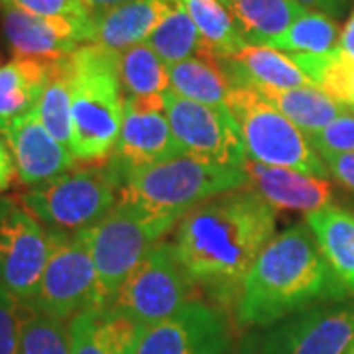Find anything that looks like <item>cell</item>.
<instances>
[{"label":"cell","mask_w":354,"mask_h":354,"mask_svg":"<svg viewBox=\"0 0 354 354\" xmlns=\"http://www.w3.org/2000/svg\"><path fill=\"white\" fill-rule=\"evenodd\" d=\"M50 252L48 228L22 203H14L0 223V283L20 305L36 297Z\"/></svg>","instance_id":"obj_12"},{"label":"cell","mask_w":354,"mask_h":354,"mask_svg":"<svg viewBox=\"0 0 354 354\" xmlns=\"http://www.w3.org/2000/svg\"><path fill=\"white\" fill-rule=\"evenodd\" d=\"M323 162L329 167L330 176L335 177L341 185L354 191V152L325 156Z\"/></svg>","instance_id":"obj_36"},{"label":"cell","mask_w":354,"mask_h":354,"mask_svg":"<svg viewBox=\"0 0 354 354\" xmlns=\"http://www.w3.org/2000/svg\"><path fill=\"white\" fill-rule=\"evenodd\" d=\"M248 46L270 48L301 14L293 0H221Z\"/></svg>","instance_id":"obj_22"},{"label":"cell","mask_w":354,"mask_h":354,"mask_svg":"<svg viewBox=\"0 0 354 354\" xmlns=\"http://www.w3.org/2000/svg\"><path fill=\"white\" fill-rule=\"evenodd\" d=\"M93 22L62 16H36L14 6H2V30L14 57L62 59L93 39Z\"/></svg>","instance_id":"obj_15"},{"label":"cell","mask_w":354,"mask_h":354,"mask_svg":"<svg viewBox=\"0 0 354 354\" xmlns=\"http://www.w3.org/2000/svg\"><path fill=\"white\" fill-rule=\"evenodd\" d=\"M146 44L164 59L167 67L183 59H189L193 55L201 53L205 48L197 26L179 0L160 22V26L153 30L152 36L146 39Z\"/></svg>","instance_id":"obj_29"},{"label":"cell","mask_w":354,"mask_h":354,"mask_svg":"<svg viewBox=\"0 0 354 354\" xmlns=\"http://www.w3.org/2000/svg\"><path fill=\"white\" fill-rule=\"evenodd\" d=\"M36 114L44 128L57 142L69 148L71 132H73V116H71V69L69 55L62 59H53L50 67L48 83L39 95L36 104Z\"/></svg>","instance_id":"obj_26"},{"label":"cell","mask_w":354,"mask_h":354,"mask_svg":"<svg viewBox=\"0 0 354 354\" xmlns=\"http://www.w3.org/2000/svg\"><path fill=\"white\" fill-rule=\"evenodd\" d=\"M183 215L118 199L109 215L85 230L104 307L113 304L128 276Z\"/></svg>","instance_id":"obj_4"},{"label":"cell","mask_w":354,"mask_h":354,"mask_svg":"<svg viewBox=\"0 0 354 354\" xmlns=\"http://www.w3.org/2000/svg\"><path fill=\"white\" fill-rule=\"evenodd\" d=\"M333 268L307 225H293L266 244L246 274L236 301L244 327L264 329L286 317L346 299Z\"/></svg>","instance_id":"obj_2"},{"label":"cell","mask_w":354,"mask_h":354,"mask_svg":"<svg viewBox=\"0 0 354 354\" xmlns=\"http://www.w3.org/2000/svg\"><path fill=\"white\" fill-rule=\"evenodd\" d=\"M305 225L315 234L319 248L339 278L342 288L354 297V213L337 205H327L307 213Z\"/></svg>","instance_id":"obj_20"},{"label":"cell","mask_w":354,"mask_h":354,"mask_svg":"<svg viewBox=\"0 0 354 354\" xmlns=\"http://www.w3.org/2000/svg\"><path fill=\"white\" fill-rule=\"evenodd\" d=\"M51 62L14 57L0 67V130L36 109L48 83Z\"/></svg>","instance_id":"obj_23"},{"label":"cell","mask_w":354,"mask_h":354,"mask_svg":"<svg viewBox=\"0 0 354 354\" xmlns=\"http://www.w3.org/2000/svg\"><path fill=\"white\" fill-rule=\"evenodd\" d=\"M18 354H71V335L64 319L22 305Z\"/></svg>","instance_id":"obj_31"},{"label":"cell","mask_w":354,"mask_h":354,"mask_svg":"<svg viewBox=\"0 0 354 354\" xmlns=\"http://www.w3.org/2000/svg\"><path fill=\"white\" fill-rule=\"evenodd\" d=\"M22 305L0 283V354H18Z\"/></svg>","instance_id":"obj_35"},{"label":"cell","mask_w":354,"mask_h":354,"mask_svg":"<svg viewBox=\"0 0 354 354\" xmlns=\"http://www.w3.org/2000/svg\"><path fill=\"white\" fill-rule=\"evenodd\" d=\"M354 344L353 305L325 304L252 333L241 354H346Z\"/></svg>","instance_id":"obj_10"},{"label":"cell","mask_w":354,"mask_h":354,"mask_svg":"<svg viewBox=\"0 0 354 354\" xmlns=\"http://www.w3.org/2000/svg\"><path fill=\"white\" fill-rule=\"evenodd\" d=\"M183 153L165 114L164 95L124 97V120L113 153L122 176Z\"/></svg>","instance_id":"obj_14"},{"label":"cell","mask_w":354,"mask_h":354,"mask_svg":"<svg viewBox=\"0 0 354 354\" xmlns=\"http://www.w3.org/2000/svg\"><path fill=\"white\" fill-rule=\"evenodd\" d=\"M165 114L185 153L216 164L244 167L248 156L241 130L228 109L189 101L171 88L164 93Z\"/></svg>","instance_id":"obj_11"},{"label":"cell","mask_w":354,"mask_h":354,"mask_svg":"<svg viewBox=\"0 0 354 354\" xmlns=\"http://www.w3.org/2000/svg\"><path fill=\"white\" fill-rule=\"evenodd\" d=\"M307 140L321 158L354 152V111L339 116L315 134H309Z\"/></svg>","instance_id":"obj_32"},{"label":"cell","mask_w":354,"mask_h":354,"mask_svg":"<svg viewBox=\"0 0 354 354\" xmlns=\"http://www.w3.org/2000/svg\"><path fill=\"white\" fill-rule=\"evenodd\" d=\"M244 171L248 176V189L256 191L276 211H304L313 213L330 205L333 185L329 179L305 176L301 171L266 165L246 160Z\"/></svg>","instance_id":"obj_17"},{"label":"cell","mask_w":354,"mask_h":354,"mask_svg":"<svg viewBox=\"0 0 354 354\" xmlns=\"http://www.w3.org/2000/svg\"><path fill=\"white\" fill-rule=\"evenodd\" d=\"M0 132L12 153L16 176L24 185H41L77 164L71 150L44 128L36 111L14 118Z\"/></svg>","instance_id":"obj_16"},{"label":"cell","mask_w":354,"mask_h":354,"mask_svg":"<svg viewBox=\"0 0 354 354\" xmlns=\"http://www.w3.org/2000/svg\"><path fill=\"white\" fill-rule=\"evenodd\" d=\"M14 177H16V165H14L12 153L6 140L0 138V193L10 189Z\"/></svg>","instance_id":"obj_38"},{"label":"cell","mask_w":354,"mask_h":354,"mask_svg":"<svg viewBox=\"0 0 354 354\" xmlns=\"http://www.w3.org/2000/svg\"><path fill=\"white\" fill-rule=\"evenodd\" d=\"M118 75L124 97L164 95L169 88V67L146 41L118 53Z\"/></svg>","instance_id":"obj_28"},{"label":"cell","mask_w":354,"mask_h":354,"mask_svg":"<svg viewBox=\"0 0 354 354\" xmlns=\"http://www.w3.org/2000/svg\"><path fill=\"white\" fill-rule=\"evenodd\" d=\"M201 34L205 50L215 57L234 55L246 48L239 28L221 0H179Z\"/></svg>","instance_id":"obj_27"},{"label":"cell","mask_w":354,"mask_h":354,"mask_svg":"<svg viewBox=\"0 0 354 354\" xmlns=\"http://www.w3.org/2000/svg\"><path fill=\"white\" fill-rule=\"evenodd\" d=\"M73 132L69 150L81 164H104L113 158L124 120V91L118 53L83 44L69 55Z\"/></svg>","instance_id":"obj_3"},{"label":"cell","mask_w":354,"mask_h":354,"mask_svg":"<svg viewBox=\"0 0 354 354\" xmlns=\"http://www.w3.org/2000/svg\"><path fill=\"white\" fill-rule=\"evenodd\" d=\"M138 327L111 307L71 319V354H132Z\"/></svg>","instance_id":"obj_21"},{"label":"cell","mask_w":354,"mask_h":354,"mask_svg":"<svg viewBox=\"0 0 354 354\" xmlns=\"http://www.w3.org/2000/svg\"><path fill=\"white\" fill-rule=\"evenodd\" d=\"M122 171L113 158L85 164L26 191L20 203L50 232H83L106 216L120 199Z\"/></svg>","instance_id":"obj_5"},{"label":"cell","mask_w":354,"mask_h":354,"mask_svg":"<svg viewBox=\"0 0 354 354\" xmlns=\"http://www.w3.org/2000/svg\"><path fill=\"white\" fill-rule=\"evenodd\" d=\"M195 288L197 286L177 258L174 242L162 241L128 276L109 307L127 317L138 329H144L171 317L183 305L193 301Z\"/></svg>","instance_id":"obj_8"},{"label":"cell","mask_w":354,"mask_h":354,"mask_svg":"<svg viewBox=\"0 0 354 354\" xmlns=\"http://www.w3.org/2000/svg\"><path fill=\"white\" fill-rule=\"evenodd\" d=\"M230 81L213 53H199L176 65H169V88L189 101L227 109Z\"/></svg>","instance_id":"obj_25"},{"label":"cell","mask_w":354,"mask_h":354,"mask_svg":"<svg viewBox=\"0 0 354 354\" xmlns=\"http://www.w3.org/2000/svg\"><path fill=\"white\" fill-rule=\"evenodd\" d=\"M339 24L323 12L305 10L293 24L272 41L270 48L286 53H329L339 48Z\"/></svg>","instance_id":"obj_30"},{"label":"cell","mask_w":354,"mask_h":354,"mask_svg":"<svg viewBox=\"0 0 354 354\" xmlns=\"http://www.w3.org/2000/svg\"><path fill=\"white\" fill-rule=\"evenodd\" d=\"M339 48H341V51L346 55V57H351V59L354 62V12L353 16L348 18V22H346V26H344V30H342Z\"/></svg>","instance_id":"obj_39"},{"label":"cell","mask_w":354,"mask_h":354,"mask_svg":"<svg viewBox=\"0 0 354 354\" xmlns=\"http://www.w3.org/2000/svg\"><path fill=\"white\" fill-rule=\"evenodd\" d=\"M248 185L244 167L177 156L160 164L132 169L122 176L120 199L156 211L187 213L195 205Z\"/></svg>","instance_id":"obj_6"},{"label":"cell","mask_w":354,"mask_h":354,"mask_svg":"<svg viewBox=\"0 0 354 354\" xmlns=\"http://www.w3.org/2000/svg\"><path fill=\"white\" fill-rule=\"evenodd\" d=\"M50 232V230H48ZM51 252L36 297L24 307L57 319L104 309L99 276L83 232H50Z\"/></svg>","instance_id":"obj_9"},{"label":"cell","mask_w":354,"mask_h":354,"mask_svg":"<svg viewBox=\"0 0 354 354\" xmlns=\"http://www.w3.org/2000/svg\"><path fill=\"white\" fill-rule=\"evenodd\" d=\"M176 4L177 0H128L95 18L91 44L116 53L144 44Z\"/></svg>","instance_id":"obj_19"},{"label":"cell","mask_w":354,"mask_h":354,"mask_svg":"<svg viewBox=\"0 0 354 354\" xmlns=\"http://www.w3.org/2000/svg\"><path fill=\"white\" fill-rule=\"evenodd\" d=\"M276 209L242 187L195 205L177 223V258L185 274L221 304L236 299L256 258L274 239Z\"/></svg>","instance_id":"obj_1"},{"label":"cell","mask_w":354,"mask_h":354,"mask_svg":"<svg viewBox=\"0 0 354 354\" xmlns=\"http://www.w3.org/2000/svg\"><path fill=\"white\" fill-rule=\"evenodd\" d=\"M132 354H232L225 315L193 299L164 321L138 329Z\"/></svg>","instance_id":"obj_13"},{"label":"cell","mask_w":354,"mask_h":354,"mask_svg":"<svg viewBox=\"0 0 354 354\" xmlns=\"http://www.w3.org/2000/svg\"><path fill=\"white\" fill-rule=\"evenodd\" d=\"M81 2L85 4V8H87L88 12L97 18V16L109 12V10L116 8V6L124 4V2H128V0H81Z\"/></svg>","instance_id":"obj_40"},{"label":"cell","mask_w":354,"mask_h":354,"mask_svg":"<svg viewBox=\"0 0 354 354\" xmlns=\"http://www.w3.org/2000/svg\"><path fill=\"white\" fill-rule=\"evenodd\" d=\"M256 88V87H254ZM279 113L286 114L305 136L315 134L342 114L353 109L335 101L329 93L321 87H295V88H258Z\"/></svg>","instance_id":"obj_24"},{"label":"cell","mask_w":354,"mask_h":354,"mask_svg":"<svg viewBox=\"0 0 354 354\" xmlns=\"http://www.w3.org/2000/svg\"><path fill=\"white\" fill-rule=\"evenodd\" d=\"M295 4H299V6H304L305 10H315V12H323L327 14V16H341L346 8H348V4H351V0H293Z\"/></svg>","instance_id":"obj_37"},{"label":"cell","mask_w":354,"mask_h":354,"mask_svg":"<svg viewBox=\"0 0 354 354\" xmlns=\"http://www.w3.org/2000/svg\"><path fill=\"white\" fill-rule=\"evenodd\" d=\"M14 203H16L14 197H0V223H2L4 215L10 211V207H12Z\"/></svg>","instance_id":"obj_41"},{"label":"cell","mask_w":354,"mask_h":354,"mask_svg":"<svg viewBox=\"0 0 354 354\" xmlns=\"http://www.w3.org/2000/svg\"><path fill=\"white\" fill-rule=\"evenodd\" d=\"M232 87L256 88H295L315 83L286 51L246 46L234 55L218 57Z\"/></svg>","instance_id":"obj_18"},{"label":"cell","mask_w":354,"mask_h":354,"mask_svg":"<svg viewBox=\"0 0 354 354\" xmlns=\"http://www.w3.org/2000/svg\"><path fill=\"white\" fill-rule=\"evenodd\" d=\"M0 6H14L36 16H62L79 22L95 20L81 0H2Z\"/></svg>","instance_id":"obj_34"},{"label":"cell","mask_w":354,"mask_h":354,"mask_svg":"<svg viewBox=\"0 0 354 354\" xmlns=\"http://www.w3.org/2000/svg\"><path fill=\"white\" fill-rule=\"evenodd\" d=\"M346 354H354V344H353V346H351V351H348V353H346Z\"/></svg>","instance_id":"obj_42"},{"label":"cell","mask_w":354,"mask_h":354,"mask_svg":"<svg viewBox=\"0 0 354 354\" xmlns=\"http://www.w3.org/2000/svg\"><path fill=\"white\" fill-rule=\"evenodd\" d=\"M0 4H2V0H0Z\"/></svg>","instance_id":"obj_43"},{"label":"cell","mask_w":354,"mask_h":354,"mask_svg":"<svg viewBox=\"0 0 354 354\" xmlns=\"http://www.w3.org/2000/svg\"><path fill=\"white\" fill-rule=\"evenodd\" d=\"M227 109L234 116L248 160L329 179V167L299 128L254 87H230Z\"/></svg>","instance_id":"obj_7"},{"label":"cell","mask_w":354,"mask_h":354,"mask_svg":"<svg viewBox=\"0 0 354 354\" xmlns=\"http://www.w3.org/2000/svg\"><path fill=\"white\" fill-rule=\"evenodd\" d=\"M319 87L329 93L335 101L342 102L344 106L354 111V62L342 53L341 48L323 71Z\"/></svg>","instance_id":"obj_33"}]
</instances>
